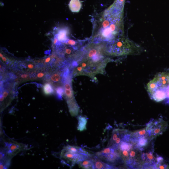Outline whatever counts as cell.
<instances>
[{
    "label": "cell",
    "instance_id": "cell-26",
    "mask_svg": "<svg viewBox=\"0 0 169 169\" xmlns=\"http://www.w3.org/2000/svg\"><path fill=\"white\" fill-rule=\"evenodd\" d=\"M57 40H58L57 38H55L54 41V42H53L54 44H55L57 42Z\"/></svg>",
    "mask_w": 169,
    "mask_h": 169
},
{
    "label": "cell",
    "instance_id": "cell-19",
    "mask_svg": "<svg viewBox=\"0 0 169 169\" xmlns=\"http://www.w3.org/2000/svg\"><path fill=\"white\" fill-rule=\"evenodd\" d=\"M78 130L82 131L86 129L87 118L84 116L79 115L78 117Z\"/></svg>",
    "mask_w": 169,
    "mask_h": 169
},
{
    "label": "cell",
    "instance_id": "cell-7",
    "mask_svg": "<svg viewBox=\"0 0 169 169\" xmlns=\"http://www.w3.org/2000/svg\"><path fill=\"white\" fill-rule=\"evenodd\" d=\"M95 156L110 163L117 164L123 161L116 149L112 146L106 147L96 152Z\"/></svg>",
    "mask_w": 169,
    "mask_h": 169
},
{
    "label": "cell",
    "instance_id": "cell-16",
    "mask_svg": "<svg viewBox=\"0 0 169 169\" xmlns=\"http://www.w3.org/2000/svg\"><path fill=\"white\" fill-rule=\"evenodd\" d=\"M91 157L80 162L78 163L79 166L83 169H95Z\"/></svg>",
    "mask_w": 169,
    "mask_h": 169
},
{
    "label": "cell",
    "instance_id": "cell-28",
    "mask_svg": "<svg viewBox=\"0 0 169 169\" xmlns=\"http://www.w3.org/2000/svg\"><path fill=\"white\" fill-rule=\"evenodd\" d=\"M0 57H3V55L1 53L0 54Z\"/></svg>",
    "mask_w": 169,
    "mask_h": 169
},
{
    "label": "cell",
    "instance_id": "cell-12",
    "mask_svg": "<svg viewBox=\"0 0 169 169\" xmlns=\"http://www.w3.org/2000/svg\"><path fill=\"white\" fill-rule=\"evenodd\" d=\"M146 137H150L149 134L146 127L131 132L130 141L131 143H133L141 138Z\"/></svg>",
    "mask_w": 169,
    "mask_h": 169
},
{
    "label": "cell",
    "instance_id": "cell-3",
    "mask_svg": "<svg viewBox=\"0 0 169 169\" xmlns=\"http://www.w3.org/2000/svg\"><path fill=\"white\" fill-rule=\"evenodd\" d=\"M105 50L108 56H120L137 54L141 50L140 46L125 35L105 43Z\"/></svg>",
    "mask_w": 169,
    "mask_h": 169
},
{
    "label": "cell",
    "instance_id": "cell-15",
    "mask_svg": "<svg viewBox=\"0 0 169 169\" xmlns=\"http://www.w3.org/2000/svg\"><path fill=\"white\" fill-rule=\"evenodd\" d=\"M82 6L81 2L79 0H71L69 4L70 10L74 13L79 12Z\"/></svg>",
    "mask_w": 169,
    "mask_h": 169
},
{
    "label": "cell",
    "instance_id": "cell-11",
    "mask_svg": "<svg viewBox=\"0 0 169 169\" xmlns=\"http://www.w3.org/2000/svg\"><path fill=\"white\" fill-rule=\"evenodd\" d=\"M64 68L54 72L50 77L51 82L56 87L61 86L63 84V73Z\"/></svg>",
    "mask_w": 169,
    "mask_h": 169
},
{
    "label": "cell",
    "instance_id": "cell-10",
    "mask_svg": "<svg viewBox=\"0 0 169 169\" xmlns=\"http://www.w3.org/2000/svg\"><path fill=\"white\" fill-rule=\"evenodd\" d=\"M64 89V96L71 115L75 116L78 115L79 111V107L75 99L73 89Z\"/></svg>",
    "mask_w": 169,
    "mask_h": 169
},
{
    "label": "cell",
    "instance_id": "cell-24",
    "mask_svg": "<svg viewBox=\"0 0 169 169\" xmlns=\"http://www.w3.org/2000/svg\"><path fill=\"white\" fill-rule=\"evenodd\" d=\"M28 76V75L27 74H23L21 75L20 77L23 79L26 78Z\"/></svg>",
    "mask_w": 169,
    "mask_h": 169
},
{
    "label": "cell",
    "instance_id": "cell-22",
    "mask_svg": "<svg viewBox=\"0 0 169 169\" xmlns=\"http://www.w3.org/2000/svg\"><path fill=\"white\" fill-rule=\"evenodd\" d=\"M44 75V73L42 72H40L38 73L37 75V77L38 78H41L43 77Z\"/></svg>",
    "mask_w": 169,
    "mask_h": 169
},
{
    "label": "cell",
    "instance_id": "cell-9",
    "mask_svg": "<svg viewBox=\"0 0 169 169\" xmlns=\"http://www.w3.org/2000/svg\"><path fill=\"white\" fill-rule=\"evenodd\" d=\"M150 144L145 149V151H141V157L143 165L142 168H156L155 164L157 155H155L152 144Z\"/></svg>",
    "mask_w": 169,
    "mask_h": 169
},
{
    "label": "cell",
    "instance_id": "cell-8",
    "mask_svg": "<svg viewBox=\"0 0 169 169\" xmlns=\"http://www.w3.org/2000/svg\"><path fill=\"white\" fill-rule=\"evenodd\" d=\"M168 126L166 121L161 119L150 120L146 128L151 140L158 135H161L166 130Z\"/></svg>",
    "mask_w": 169,
    "mask_h": 169
},
{
    "label": "cell",
    "instance_id": "cell-25",
    "mask_svg": "<svg viewBox=\"0 0 169 169\" xmlns=\"http://www.w3.org/2000/svg\"><path fill=\"white\" fill-rule=\"evenodd\" d=\"M51 59V58L50 57H49L47 58L45 60V63H48L50 61Z\"/></svg>",
    "mask_w": 169,
    "mask_h": 169
},
{
    "label": "cell",
    "instance_id": "cell-5",
    "mask_svg": "<svg viewBox=\"0 0 169 169\" xmlns=\"http://www.w3.org/2000/svg\"><path fill=\"white\" fill-rule=\"evenodd\" d=\"M3 144V148L0 152V160L10 159L23 150L25 147L22 143L11 139L5 140Z\"/></svg>",
    "mask_w": 169,
    "mask_h": 169
},
{
    "label": "cell",
    "instance_id": "cell-2",
    "mask_svg": "<svg viewBox=\"0 0 169 169\" xmlns=\"http://www.w3.org/2000/svg\"><path fill=\"white\" fill-rule=\"evenodd\" d=\"M124 10L111 6L93 19L91 42L107 43L124 35Z\"/></svg>",
    "mask_w": 169,
    "mask_h": 169
},
{
    "label": "cell",
    "instance_id": "cell-27",
    "mask_svg": "<svg viewBox=\"0 0 169 169\" xmlns=\"http://www.w3.org/2000/svg\"><path fill=\"white\" fill-rule=\"evenodd\" d=\"M2 60L3 61H4V62H5L7 60V59L6 58H5V57H2Z\"/></svg>",
    "mask_w": 169,
    "mask_h": 169
},
{
    "label": "cell",
    "instance_id": "cell-18",
    "mask_svg": "<svg viewBox=\"0 0 169 169\" xmlns=\"http://www.w3.org/2000/svg\"><path fill=\"white\" fill-rule=\"evenodd\" d=\"M155 167L156 169H167L168 168L169 166L162 157L157 155Z\"/></svg>",
    "mask_w": 169,
    "mask_h": 169
},
{
    "label": "cell",
    "instance_id": "cell-20",
    "mask_svg": "<svg viewBox=\"0 0 169 169\" xmlns=\"http://www.w3.org/2000/svg\"><path fill=\"white\" fill-rule=\"evenodd\" d=\"M43 90L44 94L46 95H51L54 92L53 86L49 83H46L44 85Z\"/></svg>",
    "mask_w": 169,
    "mask_h": 169
},
{
    "label": "cell",
    "instance_id": "cell-6",
    "mask_svg": "<svg viewBox=\"0 0 169 169\" xmlns=\"http://www.w3.org/2000/svg\"><path fill=\"white\" fill-rule=\"evenodd\" d=\"M147 86L150 95L157 90H165L169 86V72L158 73L147 84Z\"/></svg>",
    "mask_w": 169,
    "mask_h": 169
},
{
    "label": "cell",
    "instance_id": "cell-21",
    "mask_svg": "<svg viewBox=\"0 0 169 169\" xmlns=\"http://www.w3.org/2000/svg\"><path fill=\"white\" fill-rule=\"evenodd\" d=\"M57 96L59 99H62V96L64 94V87L59 86L56 87L55 88Z\"/></svg>",
    "mask_w": 169,
    "mask_h": 169
},
{
    "label": "cell",
    "instance_id": "cell-1",
    "mask_svg": "<svg viewBox=\"0 0 169 169\" xmlns=\"http://www.w3.org/2000/svg\"><path fill=\"white\" fill-rule=\"evenodd\" d=\"M105 43L91 42L83 46L70 65L73 77L85 75L93 78L99 74H104L107 64L110 61L105 50Z\"/></svg>",
    "mask_w": 169,
    "mask_h": 169
},
{
    "label": "cell",
    "instance_id": "cell-17",
    "mask_svg": "<svg viewBox=\"0 0 169 169\" xmlns=\"http://www.w3.org/2000/svg\"><path fill=\"white\" fill-rule=\"evenodd\" d=\"M69 30L67 28H64L59 30L57 35L58 40L60 42H65L68 39V35Z\"/></svg>",
    "mask_w": 169,
    "mask_h": 169
},
{
    "label": "cell",
    "instance_id": "cell-4",
    "mask_svg": "<svg viewBox=\"0 0 169 169\" xmlns=\"http://www.w3.org/2000/svg\"><path fill=\"white\" fill-rule=\"evenodd\" d=\"M92 156V155L82 148L71 145L64 147L60 154L61 160L64 163L72 166Z\"/></svg>",
    "mask_w": 169,
    "mask_h": 169
},
{
    "label": "cell",
    "instance_id": "cell-23",
    "mask_svg": "<svg viewBox=\"0 0 169 169\" xmlns=\"http://www.w3.org/2000/svg\"><path fill=\"white\" fill-rule=\"evenodd\" d=\"M27 67L30 69H33L34 68V65L32 64H29L27 65Z\"/></svg>",
    "mask_w": 169,
    "mask_h": 169
},
{
    "label": "cell",
    "instance_id": "cell-13",
    "mask_svg": "<svg viewBox=\"0 0 169 169\" xmlns=\"http://www.w3.org/2000/svg\"><path fill=\"white\" fill-rule=\"evenodd\" d=\"M91 158L93 161L95 169H114L115 167L103 162L95 155H92Z\"/></svg>",
    "mask_w": 169,
    "mask_h": 169
},
{
    "label": "cell",
    "instance_id": "cell-14",
    "mask_svg": "<svg viewBox=\"0 0 169 169\" xmlns=\"http://www.w3.org/2000/svg\"><path fill=\"white\" fill-rule=\"evenodd\" d=\"M152 99L156 102L161 101L166 97L165 90H158L150 95Z\"/></svg>",
    "mask_w": 169,
    "mask_h": 169
}]
</instances>
